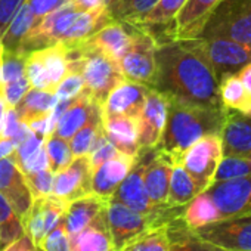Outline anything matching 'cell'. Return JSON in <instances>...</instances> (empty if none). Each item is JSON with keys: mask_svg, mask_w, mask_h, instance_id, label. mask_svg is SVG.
Here are the masks:
<instances>
[{"mask_svg": "<svg viewBox=\"0 0 251 251\" xmlns=\"http://www.w3.org/2000/svg\"><path fill=\"white\" fill-rule=\"evenodd\" d=\"M155 64L152 89L185 103L223 108L219 80L192 39L158 43Z\"/></svg>", "mask_w": 251, "mask_h": 251, "instance_id": "obj_1", "label": "cell"}, {"mask_svg": "<svg viewBox=\"0 0 251 251\" xmlns=\"http://www.w3.org/2000/svg\"><path fill=\"white\" fill-rule=\"evenodd\" d=\"M169 99L166 126L155 150L166 154L173 164L198 139L207 135H220L227 114L226 108H208Z\"/></svg>", "mask_w": 251, "mask_h": 251, "instance_id": "obj_2", "label": "cell"}, {"mask_svg": "<svg viewBox=\"0 0 251 251\" xmlns=\"http://www.w3.org/2000/svg\"><path fill=\"white\" fill-rule=\"evenodd\" d=\"M182 208H164L154 213H139L127 205L109 198L106 205V220L114 251L123 250L130 241L142 235L144 232L169 223L175 217L182 214Z\"/></svg>", "mask_w": 251, "mask_h": 251, "instance_id": "obj_3", "label": "cell"}, {"mask_svg": "<svg viewBox=\"0 0 251 251\" xmlns=\"http://www.w3.org/2000/svg\"><path fill=\"white\" fill-rule=\"evenodd\" d=\"M200 36H222L251 48V0H222Z\"/></svg>", "mask_w": 251, "mask_h": 251, "instance_id": "obj_4", "label": "cell"}, {"mask_svg": "<svg viewBox=\"0 0 251 251\" xmlns=\"http://www.w3.org/2000/svg\"><path fill=\"white\" fill-rule=\"evenodd\" d=\"M135 27V25H133ZM157 39L142 27H135L133 40L118 61L120 70L126 80L152 87L157 73L155 50Z\"/></svg>", "mask_w": 251, "mask_h": 251, "instance_id": "obj_5", "label": "cell"}, {"mask_svg": "<svg viewBox=\"0 0 251 251\" xmlns=\"http://www.w3.org/2000/svg\"><path fill=\"white\" fill-rule=\"evenodd\" d=\"M195 46L211 65L217 80L236 74L251 61V48L222 36H198L192 39Z\"/></svg>", "mask_w": 251, "mask_h": 251, "instance_id": "obj_6", "label": "cell"}, {"mask_svg": "<svg viewBox=\"0 0 251 251\" xmlns=\"http://www.w3.org/2000/svg\"><path fill=\"white\" fill-rule=\"evenodd\" d=\"M223 157L220 135H207L192 144L180 157L179 163L191 175L200 191H205L214 179L217 166Z\"/></svg>", "mask_w": 251, "mask_h": 251, "instance_id": "obj_7", "label": "cell"}, {"mask_svg": "<svg viewBox=\"0 0 251 251\" xmlns=\"http://www.w3.org/2000/svg\"><path fill=\"white\" fill-rule=\"evenodd\" d=\"M194 232L226 251H251V213L226 217Z\"/></svg>", "mask_w": 251, "mask_h": 251, "instance_id": "obj_8", "label": "cell"}, {"mask_svg": "<svg viewBox=\"0 0 251 251\" xmlns=\"http://www.w3.org/2000/svg\"><path fill=\"white\" fill-rule=\"evenodd\" d=\"M152 154H154V148L139 151V154L135 158L133 167L130 169L127 176L124 177V180L120 183V186L115 189L111 200L118 201L139 213H154V211L164 210V208H157L151 204L144 183V172Z\"/></svg>", "mask_w": 251, "mask_h": 251, "instance_id": "obj_9", "label": "cell"}, {"mask_svg": "<svg viewBox=\"0 0 251 251\" xmlns=\"http://www.w3.org/2000/svg\"><path fill=\"white\" fill-rule=\"evenodd\" d=\"M67 207V201L52 194L33 200L28 213L23 219V225L25 235L36 247H40L43 238L64 219Z\"/></svg>", "mask_w": 251, "mask_h": 251, "instance_id": "obj_10", "label": "cell"}, {"mask_svg": "<svg viewBox=\"0 0 251 251\" xmlns=\"http://www.w3.org/2000/svg\"><path fill=\"white\" fill-rule=\"evenodd\" d=\"M205 192L214 202L220 220L251 213V175L211 183Z\"/></svg>", "mask_w": 251, "mask_h": 251, "instance_id": "obj_11", "label": "cell"}, {"mask_svg": "<svg viewBox=\"0 0 251 251\" xmlns=\"http://www.w3.org/2000/svg\"><path fill=\"white\" fill-rule=\"evenodd\" d=\"M167 106V96L150 87L142 111L136 118L138 144L141 150H152L158 145L166 126Z\"/></svg>", "mask_w": 251, "mask_h": 251, "instance_id": "obj_12", "label": "cell"}, {"mask_svg": "<svg viewBox=\"0 0 251 251\" xmlns=\"http://www.w3.org/2000/svg\"><path fill=\"white\" fill-rule=\"evenodd\" d=\"M92 194V166L89 155L74 157V160L53 177L52 195L67 202Z\"/></svg>", "mask_w": 251, "mask_h": 251, "instance_id": "obj_13", "label": "cell"}, {"mask_svg": "<svg viewBox=\"0 0 251 251\" xmlns=\"http://www.w3.org/2000/svg\"><path fill=\"white\" fill-rule=\"evenodd\" d=\"M0 194L9 201L15 213L23 220L33 204V197L14 154L0 160Z\"/></svg>", "mask_w": 251, "mask_h": 251, "instance_id": "obj_14", "label": "cell"}, {"mask_svg": "<svg viewBox=\"0 0 251 251\" xmlns=\"http://www.w3.org/2000/svg\"><path fill=\"white\" fill-rule=\"evenodd\" d=\"M220 2L222 0H186L182 9L172 21V40L197 39Z\"/></svg>", "mask_w": 251, "mask_h": 251, "instance_id": "obj_15", "label": "cell"}, {"mask_svg": "<svg viewBox=\"0 0 251 251\" xmlns=\"http://www.w3.org/2000/svg\"><path fill=\"white\" fill-rule=\"evenodd\" d=\"M150 87L124 80L105 99L100 106L102 115H127L138 118L145 103Z\"/></svg>", "mask_w": 251, "mask_h": 251, "instance_id": "obj_16", "label": "cell"}, {"mask_svg": "<svg viewBox=\"0 0 251 251\" xmlns=\"http://www.w3.org/2000/svg\"><path fill=\"white\" fill-rule=\"evenodd\" d=\"M223 157L251 158V117L227 109L220 130Z\"/></svg>", "mask_w": 251, "mask_h": 251, "instance_id": "obj_17", "label": "cell"}, {"mask_svg": "<svg viewBox=\"0 0 251 251\" xmlns=\"http://www.w3.org/2000/svg\"><path fill=\"white\" fill-rule=\"evenodd\" d=\"M133 25L112 20L99 31H96L92 37L84 40V43L100 50L102 53L111 56L118 62L133 40Z\"/></svg>", "mask_w": 251, "mask_h": 251, "instance_id": "obj_18", "label": "cell"}, {"mask_svg": "<svg viewBox=\"0 0 251 251\" xmlns=\"http://www.w3.org/2000/svg\"><path fill=\"white\" fill-rule=\"evenodd\" d=\"M172 169H173V161L166 154L154 148V154L150 158L144 172V183L151 204L157 208L167 207L166 201L169 194Z\"/></svg>", "mask_w": 251, "mask_h": 251, "instance_id": "obj_19", "label": "cell"}, {"mask_svg": "<svg viewBox=\"0 0 251 251\" xmlns=\"http://www.w3.org/2000/svg\"><path fill=\"white\" fill-rule=\"evenodd\" d=\"M135 158L136 157L121 154L96 167L92 172V192L98 197L109 200L133 167Z\"/></svg>", "mask_w": 251, "mask_h": 251, "instance_id": "obj_20", "label": "cell"}, {"mask_svg": "<svg viewBox=\"0 0 251 251\" xmlns=\"http://www.w3.org/2000/svg\"><path fill=\"white\" fill-rule=\"evenodd\" d=\"M102 126L106 138L120 152L130 157L139 154L136 118L127 115H102Z\"/></svg>", "mask_w": 251, "mask_h": 251, "instance_id": "obj_21", "label": "cell"}, {"mask_svg": "<svg viewBox=\"0 0 251 251\" xmlns=\"http://www.w3.org/2000/svg\"><path fill=\"white\" fill-rule=\"evenodd\" d=\"M108 201L109 200L92 194L68 202L64 216V226L70 236V241L75 238L99 214V211L108 205Z\"/></svg>", "mask_w": 251, "mask_h": 251, "instance_id": "obj_22", "label": "cell"}, {"mask_svg": "<svg viewBox=\"0 0 251 251\" xmlns=\"http://www.w3.org/2000/svg\"><path fill=\"white\" fill-rule=\"evenodd\" d=\"M71 251H114L108 220L106 207L71 241Z\"/></svg>", "mask_w": 251, "mask_h": 251, "instance_id": "obj_23", "label": "cell"}, {"mask_svg": "<svg viewBox=\"0 0 251 251\" xmlns=\"http://www.w3.org/2000/svg\"><path fill=\"white\" fill-rule=\"evenodd\" d=\"M112 21V17L108 11V5L90 9V11H83L80 12L70 28L65 31L61 43L65 45H74V43H81L92 37L96 31H99L102 27H105L108 23Z\"/></svg>", "mask_w": 251, "mask_h": 251, "instance_id": "obj_24", "label": "cell"}, {"mask_svg": "<svg viewBox=\"0 0 251 251\" xmlns=\"http://www.w3.org/2000/svg\"><path fill=\"white\" fill-rule=\"evenodd\" d=\"M96 105L98 103L92 102L86 95L80 93L77 98H74L71 100V103L67 106V109L58 118L53 133L70 141L87 123V120L90 118L92 111Z\"/></svg>", "mask_w": 251, "mask_h": 251, "instance_id": "obj_25", "label": "cell"}, {"mask_svg": "<svg viewBox=\"0 0 251 251\" xmlns=\"http://www.w3.org/2000/svg\"><path fill=\"white\" fill-rule=\"evenodd\" d=\"M58 102V96L53 92L31 87L24 98L14 108L21 123L30 124L50 115L53 106Z\"/></svg>", "mask_w": 251, "mask_h": 251, "instance_id": "obj_26", "label": "cell"}, {"mask_svg": "<svg viewBox=\"0 0 251 251\" xmlns=\"http://www.w3.org/2000/svg\"><path fill=\"white\" fill-rule=\"evenodd\" d=\"M167 230L170 238L169 251H226L198 236L183 223L180 216L167 223Z\"/></svg>", "mask_w": 251, "mask_h": 251, "instance_id": "obj_27", "label": "cell"}, {"mask_svg": "<svg viewBox=\"0 0 251 251\" xmlns=\"http://www.w3.org/2000/svg\"><path fill=\"white\" fill-rule=\"evenodd\" d=\"M200 192L201 191L198 185L191 177V175L183 169V166L180 163H175L170 175L166 205L170 208H182Z\"/></svg>", "mask_w": 251, "mask_h": 251, "instance_id": "obj_28", "label": "cell"}, {"mask_svg": "<svg viewBox=\"0 0 251 251\" xmlns=\"http://www.w3.org/2000/svg\"><path fill=\"white\" fill-rule=\"evenodd\" d=\"M39 21V18L33 14L30 6L24 2L21 8L14 15L12 21L9 23L5 34L0 39V46L3 52L20 53V48L23 45L24 37L33 28V25Z\"/></svg>", "mask_w": 251, "mask_h": 251, "instance_id": "obj_29", "label": "cell"}, {"mask_svg": "<svg viewBox=\"0 0 251 251\" xmlns=\"http://www.w3.org/2000/svg\"><path fill=\"white\" fill-rule=\"evenodd\" d=\"M180 219L189 229L195 230L198 227L220 220V214L214 202L211 201L210 195L205 191H202L183 207Z\"/></svg>", "mask_w": 251, "mask_h": 251, "instance_id": "obj_30", "label": "cell"}, {"mask_svg": "<svg viewBox=\"0 0 251 251\" xmlns=\"http://www.w3.org/2000/svg\"><path fill=\"white\" fill-rule=\"evenodd\" d=\"M219 98L223 108L230 111L245 114L251 106V98L236 74L226 75L219 81Z\"/></svg>", "mask_w": 251, "mask_h": 251, "instance_id": "obj_31", "label": "cell"}, {"mask_svg": "<svg viewBox=\"0 0 251 251\" xmlns=\"http://www.w3.org/2000/svg\"><path fill=\"white\" fill-rule=\"evenodd\" d=\"M100 129H102V111H100V105H96L87 123L68 141L73 155L74 157L89 155L90 148Z\"/></svg>", "mask_w": 251, "mask_h": 251, "instance_id": "obj_32", "label": "cell"}, {"mask_svg": "<svg viewBox=\"0 0 251 251\" xmlns=\"http://www.w3.org/2000/svg\"><path fill=\"white\" fill-rule=\"evenodd\" d=\"M158 0H109L108 11L112 20L135 24L147 15Z\"/></svg>", "mask_w": 251, "mask_h": 251, "instance_id": "obj_33", "label": "cell"}, {"mask_svg": "<svg viewBox=\"0 0 251 251\" xmlns=\"http://www.w3.org/2000/svg\"><path fill=\"white\" fill-rule=\"evenodd\" d=\"M24 225L9 201L0 194V251L24 235Z\"/></svg>", "mask_w": 251, "mask_h": 251, "instance_id": "obj_34", "label": "cell"}, {"mask_svg": "<svg viewBox=\"0 0 251 251\" xmlns=\"http://www.w3.org/2000/svg\"><path fill=\"white\" fill-rule=\"evenodd\" d=\"M169 245L170 238L167 223H164L144 232L120 251H169Z\"/></svg>", "mask_w": 251, "mask_h": 251, "instance_id": "obj_35", "label": "cell"}, {"mask_svg": "<svg viewBox=\"0 0 251 251\" xmlns=\"http://www.w3.org/2000/svg\"><path fill=\"white\" fill-rule=\"evenodd\" d=\"M185 2L186 0H158L155 6L147 15H144L139 21H136L135 24H130V25L150 28L154 25L170 24L175 20V17L177 15V12L182 9Z\"/></svg>", "mask_w": 251, "mask_h": 251, "instance_id": "obj_36", "label": "cell"}, {"mask_svg": "<svg viewBox=\"0 0 251 251\" xmlns=\"http://www.w3.org/2000/svg\"><path fill=\"white\" fill-rule=\"evenodd\" d=\"M45 148H46L49 170L55 175L64 170L74 160V155L70 148V142L58 136L56 133H50L45 139Z\"/></svg>", "mask_w": 251, "mask_h": 251, "instance_id": "obj_37", "label": "cell"}, {"mask_svg": "<svg viewBox=\"0 0 251 251\" xmlns=\"http://www.w3.org/2000/svg\"><path fill=\"white\" fill-rule=\"evenodd\" d=\"M251 175V158L248 157H222L217 170L214 173V182L239 179Z\"/></svg>", "mask_w": 251, "mask_h": 251, "instance_id": "obj_38", "label": "cell"}, {"mask_svg": "<svg viewBox=\"0 0 251 251\" xmlns=\"http://www.w3.org/2000/svg\"><path fill=\"white\" fill-rule=\"evenodd\" d=\"M123 152H120L111 142L109 139L106 138L105 132H103V126L100 132L98 133L92 148H90V152H89V161H90V166H92V172L99 167L100 164H103L105 161L108 160H112L118 155H121Z\"/></svg>", "mask_w": 251, "mask_h": 251, "instance_id": "obj_39", "label": "cell"}, {"mask_svg": "<svg viewBox=\"0 0 251 251\" xmlns=\"http://www.w3.org/2000/svg\"><path fill=\"white\" fill-rule=\"evenodd\" d=\"M24 177H25V183L31 192L33 200L40 198V197H48L52 194L55 173H52L49 169L33 172V173H25Z\"/></svg>", "mask_w": 251, "mask_h": 251, "instance_id": "obj_40", "label": "cell"}, {"mask_svg": "<svg viewBox=\"0 0 251 251\" xmlns=\"http://www.w3.org/2000/svg\"><path fill=\"white\" fill-rule=\"evenodd\" d=\"M39 248L42 251H71V242L64 226V219L43 238Z\"/></svg>", "mask_w": 251, "mask_h": 251, "instance_id": "obj_41", "label": "cell"}, {"mask_svg": "<svg viewBox=\"0 0 251 251\" xmlns=\"http://www.w3.org/2000/svg\"><path fill=\"white\" fill-rule=\"evenodd\" d=\"M30 89H31V84H30V80L27 78L25 74H23L21 77L6 83L2 87V95H3V99H5L8 108H15L17 103L24 98V95Z\"/></svg>", "mask_w": 251, "mask_h": 251, "instance_id": "obj_42", "label": "cell"}, {"mask_svg": "<svg viewBox=\"0 0 251 251\" xmlns=\"http://www.w3.org/2000/svg\"><path fill=\"white\" fill-rule=\"evenodd\" d=\"M83 87L84 83L81 74L77 71H68L58 84L55 95L58 96V99H74L83 92Z\"/></svg>", "mask_w": 251, "mask_h": 251, "instance_id": "obj_43", "label": "cell"}, {"mask_svg": "<svg viewBox=\"0 0 251 251\" xmlns=\"http://www.w3.org/2000/svg\"><path fill=\"white\" fill-rule=\"evenodd\" d=\"M25 0H0V39Z\"/></svg>", "mask_w": 251, "mask_h": 251, "instance_id": "obj_44", "label": "cell"}, {"mask_svg": "<svg viewBox=\"0 0 251 251\" xmlns=\"http://www.w3.org/2000/svg\"><path fill=\"white\" fill-rule=\"evenodd\" d=\"M67 0H25V3L30 6V9L37 18L48 15L49 12L59 8Z\"/></svg>", "mask_w": 251, "mask_h": 251, "instance_id": "obj_45", "label": "cell"}, {"mask_svg": "<svg viewBox=\"0 0 251 251\" xmlns=\"http://www.w3.org/2000/svg\"><path fill=\"white\" fill-rule=\"evenodd\" d=\"M39 247H36L33 244V241L24 233L21 238H18L17 241H14L12 244H9L6 248H3L2 251H36Z\"/></svg>", "mask_w": 251, "mask_h": 251, "instance_id": "obj_46", "label": "cell"}, {"mask_svg": "<svg viewBox=\"0 0 251 251\" xmlns=\"http://www.w3.org/2000/svg\"><path fill=\"white\" fill-rule=\"evenodd\" d=\"M236 75L239 77V80L242 81V84H244V87H245L248 96L251 98V61H250L248 64H245V65L236 73Z\"/></svg>", "mask_w": 251, "mask_h": 251, "instance_id": "obj_47", "label": "cell"}, {"mask_svg": "<svg viewBox=\"0 0 251 251\" xmlns=\"http://www.w3.org/2000/svg\"><path fill=\"white\" fill-rule=\"evenodd\" d=\"M15 150H17V144L14 142V139L0 138V160L12 155Z\"/></svg>", "mask_w": 251, "mask_h": 251, "instance_id": "obj_48", "label": "cell"}, {"mask_svg": "<svg viewBox=\"0 0 251 251\" xmlns=\"http://www.w3.org/2000/svg\"><path fill=\"white\" fill-rule=\"evenodd\" d=\"M245 115H248V117H251V106L247 109V112H245Z\"/></svg>", "mask_w": 251, "mask_h": 251, "instance_id": "obj_49", "label": "cell"}, {"mask_svg": "<svg viewBox=\"0 0 251 251\" xmlns=\"http://www.w3.org/2000/svg\"><path fill=\"white\" fill-rule=\"evenodd\" d=\"M36 251H42V250H40V248H37V250H36Z\"/></svg>", "mask_w": 251, "mask_h": 251, "instance_id": "obj_50", "label": "cell"}]
</instances>
